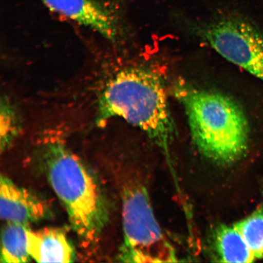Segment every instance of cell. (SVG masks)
I'll use <instances>...</instances> for the list:
<instances>
[{
  "label": "cell",
  "instance_id": "obj_1",
  "mask_svg": "<svg viewBox=\"0 0 263 263\" xmlns=\"http://www.w3.org/2000/svg\"><path fill=\"white\" fill-rule=\"evenodd\" d=\"M120 117L140 128L167 150L175 126L162 75L147 68L124 69L108 81L99 98L96 122Z\"/></svg>",
  "mask_w": 263,
  "mask_h": 263
},
{
  "label": "cell",
  "instance_id": "obj_2",
  "mask_svg": "<svg viewBox=\"0 0 263 263\" xmlns=\"http://www.w3.org/2000/svg\"><path fill=\"white\" fill-rule=\"evenodd\" d=\"M174 93L185 110L194 143L203 155L224 165L244 155L249 125L237 102L183 81L177 82Z\"/></svg>",
  "mask_w": 263,
  "mask_h": 263
},
{
  "label": "cell",
  "instance_id": "obj_3",
  "mask_svg": "<svg viewBox=\"0 0 263 263\" xmlns=\"http://www.w3.org/2000/svg\"><path fill=\"white\" fill-rule=\"evenodd\" d=\"M42 161L72 228L86 241H96L108 219L106 200L97 179L80 158L58 140L45 144Z\"/></svg>",
  "mask_w": 263,
  "mask_h": 263
},
{
  "label": "cell",
  "instance_id": "obj_4",
  "mask_svg": "<svg viewBox=\"0 0 263 263\" xmlns=\"http://www.w3.org/2000/svg\"><path fill=\"white\" fill-rule=\"evenodd\" d=\"M124 261L176 262L175 252L167 242L154 216L149 197L141 185L128 187L123 197Z\"/></svg>",
  "mask_w": 263,
  "mask_h": 263
},
{
  "label": "cell",
  "instance_id": "obj_5",
  "mask_svg": "<svg viewBox=\"0 0 263 263\" xmlns=\"http://www.w3.org/2000/svg\"><path fill=\"white\" fill-rule=\"evenodd\" d=\"M200 34L223 58L263 81V35L248 20L219 16L203 25Z\"/></svg>",
  "mask_w": 263,
  "mask_h": 263
},
{
  "label": "cell",
  "instance_id": "obj_6",
  "mask_svg": "<svg viewBox=\"0 0 263 263\" xmlns=\"http://www.w3.org/2000/svg\"><path fill=\"white\" fill-rule=\"evenodd\" d=\"M59 14L94 29L108 40L115 41L120 29V18L113 6L100 0H40Z\"/></svg>",
  "mask_w": 263,
  "mask_h": 263
},
{
  "label": "cell",
  "instance_id": "obj_7",
  "mask_svg": "<svg viewBox=\"0 0 263 263\" xmlns=\"http://www.w3.org/2000/svg\"><path fill=\"white\" fill-rule=\"evenodd\" d=\"M0 215L7 222L29 225L50 218L52 212L50 205L45 199L2 176Z\"/></svg>",
  "mask_w": 263,
  "mask_h": 263
},
{
  "label": "cell",
  "instance_id": "obj_8",
  "mask_svg": "<svg viewBox=\"0 0 263 263\" xmlns=\"http://www.w3.org/2000/svg\"><path fill=\"white\" fill-rule=\"evenodd\" d=\"M28 251L37 262H72L74 261L73 246L61 229L44 228L28 231Z\"/></svg>",
  "mask_w": 263,
  "mask_h": 263
},
{
  "label": "cell",
  "instance_id": "obj_9",
  "mask_svg": "<svg viewBox=\"0 0 263 263\" xmlns=\"http://www.w3.org/2000/svg\"><path fill=\"white\" fill-rule=\"evenodd\" d=\"M215 246L221 262L250 263L256 259L245 239L234 227L221 226L217 229Z\"/></svg>",
  "mask_w": 263,
  "mask_h": 263
},
{
  "label": "cell",
  "instance_id": "obj_10",
  "mask_svg": "<svg viewBox=\"0 0 263 263\" xmlns=\"http://www.w3.org/2000/svg\"><path fill=\"white\" fill-rule=\"evenodd\" d=\"M29 225L8 222L2 233V263H24L31 260L28 251Z\"/></svg>",
  "mask_w": 263,
  "mask_h": 263
},
{
  "label": "cell",
  "instance_id": "obj_11",
  "mask_svg": "<svg viewBox=\"0 0 263 263\" xmlns=\"http://www.w3.org/2000/svg\"><path fill=\"white\" fill-rule=\"evenodd\" d=\"M256 258H263V212L256 211L234 226Z\"/></svg>",
  "mask_w": 263,
  "mask_h": 263
},
{
  "label": "cell",
  "instance_id": "obj_12",
  "mask_svg": "<svg viewBox=\"0 0 263 263\" xmlns=\"http://www.w3.org/2000/svg\"><path fill=\"white\" fill-rule=\"evenodd\" d=\"M0 126H1V151L7 149L21 128L17 110L7 97H2L0 105Z\"/></svg>",
  "mask_w": 263,
  "mask_h": 263
}]
</instances>
